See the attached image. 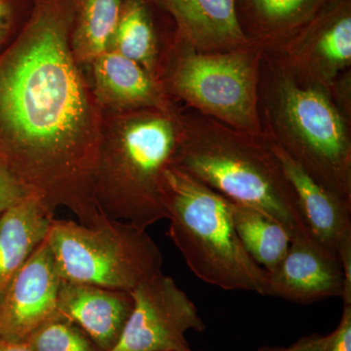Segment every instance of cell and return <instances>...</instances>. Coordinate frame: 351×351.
Listing matches in <instances>:
<instances>
[{
  "label": "cell",
  "mask_w": 351,
  "mask_h": 351,
  "mask_svg": "<svg viewBox=\"0 0 351 351\" xmlns=\"http://www.w3.org/2000/svg\"><path fill=\"white\" fill-rule=\"evenodd\" d=\"M78 0H34L0 51V162L50 214L92 226L105 113L71 49Z\"/></svg>",
  "instance_id": "obj_1"
},
{
  "label": "cell",
  "mask_w": 351,
  "mask_h": 351,
  "mask_svg": "<svg viewBox=\"0 0 351 351\" xmlns=\"http://www.w3.org/2000/svg\"><path fill=\"white\" fill-rule=\"evenodd\" d=\"M182 119L176 166L233 202L267 215L291 241L318 244L265 134L244 133L189 108Z\"/></svg>",
  "instance_id": "obj_2"
},
{
  "label": "cell",
  "mask_w": 351,
  "mask_h": 351,
  "mask_svg": "<svg viewBox=\"0 0 351 351\" xmlns=\"http://www.w3.org/2000/svg\"><path fill=\"white\" fill-rule=\"evenodd\" d=\"M182 137L177 106L105 113L95 180L101 212L143 230L167 219L164 173L174 164Z\"/></svg>",
  "instance_id": "obj_3"
},
{
  "label": "cell",
  "mask_w": 351,
  "mask_h": 351,
  "mask_svg": "<svg viewBox=\"0 0 351 351\" xmlns=\"http://www.w3.org/2000/svg\"><path fill=\"white\" fill-rule=\"evenodd\" d=\"M263 133L307 175L351 206L350 121L325 88L300 82L263 52Z\"/></svg>",
  "instance_id": "obj_4"
},
{
  "label": "cell",
  "mask_w": 351,
  "mask_h": 351,
  "mask_svg": "<svg viewBox=\"0 0 351 351\" xmlns=\"http://www.w3.org/2000/svg\"><path fill=\"white\" fill-rule=\"evenodd\" d=\"M232 201L172 164L164 173L167 235L198 279L226 291L267 295V271L245 250L232 219Z\"/></svg>",
  "instance_id": "obj_5"
},
{
  "label": "cell",
  "mask_w": 351,
  "mask_h": 351,
  "mask_svg": "<svg viewBox=\"0 0 351 351\" xmlns=\"http://www.w3.org/2000/svg\"><path fill=\"white\" fill-rule=\"evenodd\" d=\"M263 50L255 45L201 52L175 31L159 80L172 99L237 130L263 135L260 107Z\"/></svg>",
  "instance_id": "obj_6"
},
{
  "label": "cell",
  "mask_w": 351,
  "mask_h": 351,
  "mask_svg": "<svg viewBox=\"0 0 351 351\" xmlns=\"http://www.w3.org/2000/svg\"><path fill=\"white\" fill-rule=\"evenodd\" d=\"M46 240L69 282L130 293L162 272V253L147 230L108 216L92 226L54 218Z\"/></svg>",
  "instance_id": "obj_7"
},
{
  "label": "cell",
  "mask_w": 351,
  "mask_h": 351,
  "mask_svg": "<svg viewBox=\"0 0 351 351\" xmlns=\"http://www.w3.org/2000/svg\"><path fill=\"white\" fill-rule=\"evenodd\" d=\"M130 294L133 308L110 351L186 350V332L205 330L195 304L174 279L162 272L138 284Z\"/></svg>",
  "instance_id": "obj_8"
},
{
  "label": "cell",
  "mask_w": 351,
  "mask_h": 351,
  "mask_svg": "<svg viewBox=\"0 0 351 351\" xmlns=\"http://www.w3.org/2000/svg\"><path fill=\"white\" fill-rule=\"evenodd\" d=\"M263 53L300 82L329 91L351 66V0H331L286 43Z\"/></svg>",
  "instance_id": "obj_9"
},
{
  "label": "cell",
  "mask_w": 351,
  "mask_h": 351,
  "mask_svg": "<svg viewBox=\"0 0 351 351\" xmlns=\"http://www.w3.org/2000/svg\"><path fill=\"white\" fill-rule=\"evenodd\" d=\"M62 278L47 240L14 276L0 300V339L25 341L46 323L61 317Z\"/></svg>",
  "instance_id": "obj_10"
},
{
  "label": "cell",
  "mask_w": 351,
  "mask_h": 351,
  "mask_svg": "<svg viewBox=\"0 0 351 351\" xmlns=\"http://www.w3.org/2000/svg\"><path fill=\"white\" fill-rule=\"evenodd\" d=\"M345 294L339 258L320 245L291 241L285 256L267 272V295L308 304Z\"/></svg>",
  "instance_id": "obj_11"
},
{
  "label": "cell",
  "mask_w": 351,
  "mask_h": 351,
  "mask_svg": "<svg viewBox=\"0 0 351 351\" xmlns=\"http://www.w3.org/2000/svg\"><path fill=\"white\" fill-rule=\"evenodd\" d=\"M88 66L90 86L104 113L169 110L176 106L158 78L119 53L108 50Z\"/></svg>",
  "instance_id": "obj_12"
},
{
  "label": "cell",
  "mask_w": 351,
  "mask_h": 351,
  "mask_svg": "<svg viewBox=\"0 0 351 351\" xmlns=\"http://www.w3.org/2000/svg\"><path fill=\"white\" fill-rule=\"evenodd\" d=\"M132 308L129 292L62 279L58 295L60 316L80 327L101 351H110L117 345Z\"/></svg>",
  "instance_id": "obj_13"
},
{
  "label": "cell",
  "mask_w": 351,
  "mask_h": 351,
  "mask_svg": "<svg viewBox=\"0 0 351 351\" xmlns=\"http://www.w3.org/2000/svg\"><path fill=\"white\" fill-rule=\"evenodd\" d=\"M172 18L175 32L201 52L253 45L237 18L235 0H151Z\"/></svg>",
  "instance_id": "obj_14"
},
{
  "label": "cell",
  "mask_w": 351,
  "mask_h": 351,
  "mask_svg": "<svg viewBox=\"0 0 351 351\" xmlns=\"http://www.w3.org/2000/svg\"><path fill=\"white\" fill-rule=\"evenodd\" d=\"M267 136L295 189L314 240L324 250L339 258V250L351 243L350 205L314 181L274 138Z\"/></svg>",
  "instance_id": "obj_15"
},
{
  "label": "cell",
  "mask_w": 351,
  "mask_h": 351,
  "mask_svg": "<svg viewBox=\"0 0 351 351\" xmlns=\"http://www.w3.org/2000/svg\"><path fill=\"white\" fill-rule=\"evenodd\" d=\"M331 0H235L245 36L263 52L292 38Z\"/></svg>",
  "instance_id": "obj_16"
},
{
  "label": "cell",
  "mask_w": 351,
  "mask_h": 351,
  "mask_svg": "<svg viewBox=\"0 0 351 351\" xmlns=\"http://www.w3.org/2000/svg\"><path fill=\"white\" fill-rule=\"evenodd\" d=\"M54 215L34 196L0 216V300L9 284L49 233Z\"/></svg>",
  "instance_id": "obj_17"
},
{
  "label": "cell",
  "mask_w": 351,
  "mask_h": 351,
  "mask_svg": "<svg viewBox=\"0 0 351 351\" xmlns=\"http://www.w3.org/2000/svg\"><path fill=\"white\" fill-rule=\"evenodd\" d=\"M151 5V0H123L108 50L132 60L158 78L160 49Z\"/></svg>",
  "instance_id": "obj_18"
},
{
  "label": "cell",
  "mask_w": 351,
  "mask_h": 351,
  "mask_svg": "<svg viewBox=\"0 0 351 351\" xmlns=\"http://www.w3.org/2000/svg\"><path fill=\"white\" fill-rule=\"evenodd\" d=\"M123 0H78L71 49L77 63L90 64L107 52L119 25Z\"/></svg>",
  "instance_id": "obj_19"
},
{
  "label": "cell",
  "mask_w": 351,
  "mask_h": 351,
  "mask_svg": "<svg viewBox=\"0 0 351 351\" xmlns=\"http://www.w3.org/2000/svg\"><path fill=\"white\" fill-rule=\"evenodd\" d=\"M232 219L249 256L263 269L271 271L290 246L291 239L287 232L262 212L233 201Z\"/></svg>",
  "instance_id": "obj_20"
},
{
  "label": "cell",
  "mask_w": 351,
  "mask_h": 351,
  "mask_svg": "<svg viewBox=\"0 0 351 351\" xmlns=\"http://www.w3.org/2000/svg\"><path fill=\"white\" fill-rule=\"evenodd\" d=\"M25 343L34 351H101L80 327L63 317L38 328Z\"/></svg>",
  "instance_id": "obj_21"
},
{
  "label": "cell",
  "mask_w": 351,
  "mask_h": 351,
  "mask_svg": "<svg viewBox=\"0 0 351 351\" xmlns=\"http://www.w3.org/2000/svg\"><path fill=\"white\" fill-rule=\"evenodd\" d=\"M29 195L17 177L0 162V216Z\"/></svg>",
  "instance_id": "obj_22"
},
{
  "label": "cell",
  "mask_w": 351,
  "mask_h": 351,
  "mask_svg": "<svg viewBox=\"0 0 351 351\" xmlns=\"http://www.w3.org/2000/svg\"><path fill=\"white\" fill-rule=\"evenodd\" d=\"M329 93L348 120L351 119V69L343 71L332 83Z\"/></svg>",
  "instance_id": "obj_23"
},
{
  "label": "cell",
  "mask_w": 351,
  "mask_h": 351,
  "mask_svg": "<svg viewBox=\"0 0 351 351\" xmlns=\"http://www.w3.org/2000/svg\"><path fill=\"white\" fill-rule=\"evenodd\" d=\"M328 351H351V304L343 306L339 326L332 332V341Z\"/></svg>",
  "instance_id": "obj_24"
},
{
  "label": "cell",
  "mask_w": 351,
  "mask_h": 351,
  "mask_svg": "<svg viewBox=\"0 0 351 351\" xmlns=\"http://www.w3.org/2000/svg\"><path fill=\"white\" fill-rule=\"evenodd\" d=\"M332 341V332L328 335L311 334L302 337L286 351H328Z\"/></svg>",
  "instance_id": "obj_25"
},
{
  "label": "cell",
  "mask_w": 351,
  "mask_h": 351,
  "mask_svg": "<svg viewBox=\"0 0 351 351\" xmlns=\"http://www.w3.org/2000/svg\"><path fill=\"white\" fill-rule=\"evenodd\" d=\"M15 21L14 0H0V46L3 45L12 31Z\"/></svg>",
  "instance_id": "obj_26"
},
{
  "label": "cell",
  "mask_w": 351,
  "mask_h": 351,
  "mask_svg": "<svg viewBox=\"0 0 351 351\" xmlns=\"http://www.w3.org/2000/svg\"><path fill=\"white\" fill-rule=\"evenodd\" d=\"M0 351H34L25 341H12L0 339Z\"/></svg>",
  "instance_id": "obj_27"
},
{
  "label": "cell",
  "mask_w": 351,
  "mask_h": 351,
  "mask_svg": "<svg viewBox=\"0 0 351 351\" xmlns=\"http://www.w3.org/2000/svg\"><path fill=\"white\" fill-rule=\"evenodd\" d=\"M258 351H286V348L282 346H263Z\"/></svg>",
  "instance_id": "obj_28"
},
{
  "label": "cell",
  "mask_w": 351,
  "mask_h": 351,
  "mask_svg": "<svg viewBox=\"0 0 351 351\" xmlns=\"http://www.w3.org/2000/svg\"><path fill=\"white\" fill-rule=\"evenodd\" d=\"M178 351H193V350H191V348H186V350H178Z\"/></svg>",
  "instance_id": "obj_29"
}]
</instances>
